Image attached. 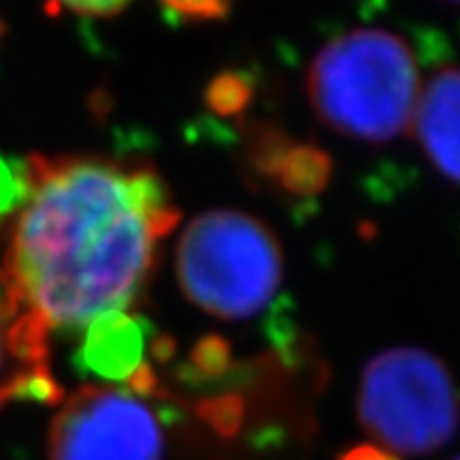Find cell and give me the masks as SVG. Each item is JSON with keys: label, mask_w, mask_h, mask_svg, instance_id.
I'll list each match as a JSON object with an SVG mask.
<instances>
[{"label": "cell", "mask_w": 460, "mask_h": 460, "mask_svg": "<svg viewBox=\"0 0 460 460\" xmlns=\"http://www.w3.org/2000/svg\"><path fill=\"white\" fill-rule=\"evenodd\" d=\"M176 221L170 188L148 164L31 155L0 249L7 298L48 341L128 315Z\"/></svg>", "instance_id": "obj_1"}, {"label": "cell", "mask_w": 460, "mask_h": 460, "mask_svg": "<svg viewBox=\"0 0 460 460\" xmlns=\"http://www.w3.org/2000/svg\"><path fill=\"white\" fill-rule=\"evenodd\" d=\"M308 97L336 134L369 144L393 141L411 128L420 99L416 55L393 31H348L310 64Z\"/></svg>", "instance_id": "obj_2"}, {"label": "cell", "mask_w": 460, "mask_h": 460, "mask_svg": "<svg viewBox=\"0 0 460 460\" xmlns=\"http://www.w3.org/2000/svg\"><path fill=\"white\" fill-rule=\"evenodd\" d=\"M176 275L198 308L221 320H247L278 294L282 249L273 230L252 214L212 209L183 230Z\"/></svg>", "instance_id": "obj_3"}, {"label": "cell", "mask_w": 460, "mask_h": 460, "mask_svg": "<svg viewBox=\"0 0 460 460\" xmlns=\"http://www.w3.org/2000/svg\"><path fill=\"white\" fill-rule=\"evenodd\" d=\"M358 413L378 448L393 456H425L454 439L460 400L451 371L420 348H390L367 362Z\"/></svg>", "instance_id": "obj_4"}, {"label": "cell", "mask_w": 460, "mask_h": 460, "mask_svg": "<svg viewBox=\"0 0 460 460\" xmlns=\"http://www.w3.org/2000/svg\"><path fill=\"white\" fill-rule=\"evenodd\" d=\"M49 460H163L158 413L134 390L85 385L49 425Z\"/></svg>", "instance_id": "obj_5"}, {"label": "cell", "mask_w": 460, "mask_h": 460, "mask_svg": "<svg viewBox=\"0 0 460 460\" xmlns=\"http://www.w3.org/2000/svg\"><path fill=\"white\" fill-rule=\"evenodd\" d=\"M48 343L31 322L22 320L0 279V406L24 397L57 402Z\"/></svg>", "instance_id": "obj_6"}, {"label": "cell", "mask_w": 460, "mask_h": 460, "mask_svg": "<svg viewBox=\"0 0 460 460\" xmlns=\"http://www.w3.org/2000/svg\"><path fill=\"white\" fill-rule=\"evenodd\" d=\"M413 118L428 158L460 183V68H444L420 90Z\"/></svg>", "instance_id": "obj_7"}, {"label": "cell", "mask_w": 460, "mask_h": 460, "mask_svg": "<svg viewBox=\"0 0 460 460\" xmlns=\"http://www.w3.org/2000/svg\"><path fill=\"white\" fill-rule=\"evenodd\" d=\"M144 333L129 315H115L97 322L85 332L83 359L103 378H128L141 369Z\"/></svg>", "instance_id": "obj_8"}, {"label": "cell", "mask_w": 460, "mask_h": 460, "mask_svg": "<svg viewBox=\"0 0 460 460\" xmlns=\"http://www.w3.org/2000/svg\"><path fill=\"white\" fill-rule=\"evenodd\" d=\"M273 172H278L279 181L291 190L310 193V190H320L324 186L329 163L315 148L291 146L289 151L278 155V164H275Z\"/></svg>", "instance_id": "obj_9"}, {"label": "cell", "mask_w": 460, "mask_h": 460, "mask_svg": "<svg viewBox=\"0 0 460 460\" xmlns=\"http://www.w3.org/2000/svg\"><path fill=\"white\" fill-rule=\"evenodd\" d=\"M164 13L172 19L181 22H212V19H224L228 14V7L218 3H167Z\"/></svg>", "instance_id": "obj_10"}, {"label": "cell", "mask_w": 460, "mask_h": 460, "mask_svg": "<svg viewBox=\"0 0 460 460\" xmlns=\"http://www.w3.org/2000/svg\"><path fill=\"white\" fill-rule=\"evenodd\" d=\"M55 10H66L83 19H113L128 10V3H61Z\"/></svg>", "instance_id": "obj_11"}, {"label": "cell", "mask_w": 460, "mask_h": 460, "mask_svg": "<svg viewBox=\"0 0 460 460\" xmlns=\"http://www.w3.org/2000/svg\"><path fill=\"white\" fill-rule=\"evenodd\" d=\"M343 460H400L397 456L388 454V451H383L378 447H364V448H355L348 456H343Z\"/></svg>", "instance_id": "obj_12"}, {"label": "cell", "mask_w": 460, "mask_h": 460, "mask_svg": "<svg viewBox=\"0 0 460 460\" xmlns=\"http://www.w3.org/2000/svg\"><path fill=\"white\" fill-rule=\"evenodd\" d=\"M456 460H460V456H458V458H456Z\"/></svg>", "instance_id": "obj_13"}]
</instances>
